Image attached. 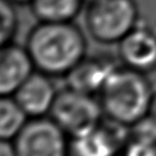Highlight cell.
<instances>
[{
    "label": "cell",
    "mask_w": 156,
    "mask_h": 156,
    "mask_svg": "<svg viewBox=\"0 0 156 156\" xmlns=\"http://www.w3.org/2000/svg\"><path fill=\"white\" fill-rule=\"evenodd\" d=\"M26 49L37 71L66 77L87 56V40L72 22H39L29 32Z\"/></svg>",
    "instance_id": "6da1fadb"
},
{
    "label": "cell",
    "mask_w": 156,
    "mask_h": 156,
    "mask_svg": "<svg viewBox=\"0 0 156 156\" xmlns=\"http://www.w3.org/2000/svg\"><path fill=\"white\" fill-rule=\"evenodd\" d=\"M154 93L145 73L122 65L110 74L98 99L108 121L129 128L150 115Z\"/></svg>",
    "instance_id": "7a4b0ae2"
},
{
    "label": "cell",
    "mask_w": 156,
    "mask_h": 156,
    "mask_svg": "<svg viewBox=\"0 0 156 156\" xmlns=\"http://www.w3.org/2000/svg\"><path fill=\"white\" fill-rule=\"evenodd\" d=\"M85 23L90 35L102 44L119 43L139 24V11L134 0H91Z\"/></svg>",
    "instance_id": "3957f363"
},
{
    "label": "cell",
    "mask_w": 156,
    "mask_h": 156,
    "mask_svg": "<svg viewBox=\"0 0 156 156\" xmlns=\"http://www.w3.org/2000/svg\"><path fill=\"white\" fill-rule=\"evenodd\" d=\"M102 107L96 95L69 87L57 91L49 116L67 133L74 136L102 122Z\"/></svg>",
    "instance_id": "277c9868"
},
{
    "label": "cell",
    "mask_w": 156,
    "mask_h": 156,
    "mask_svg": "<svg viewBox=\"0 0 156 156\" xmlns=\"http://www.w3.org/2000/svg\"><path fill=\"white\" fill-rule=\"evenodd\" d=\"M12 141L16 156H69V136L51 117L28 118Z\"/></svg>",
    "instance_id": "5b68a950"
},
{
    "label": "cell",
    "mask_w": 156,
    "mask_h": 156,
    "mask_svg": "<svg viewBox=\"0 0 156 156\" xmlns=\"http://www.w3.org/2000/svg\"><path fill=\"white\" fill-rule=\"evenodd\" d=\"M128 138V127L112 121L69 138V156H121Z\"/></svg>",
    "instance_id": "8992f818"
},
{
    "label": "cell",
    "mask_w": 156,
    "mask_h": 156,
    "mask_svg": "<svg viewBox=\"0 0 156 156\" xmlns=\"http://www.w3.org/2000/svg\"><path fill=\"white\" fill-rule=\"evenodd\" d=\"M118 55L122 65L141 73L156 68V34L147 27L138 24L119 43Z\"/></svg>",
    "instance_id": "52a82bcc"
},
{
    "label": "cell",
    "mask_w": 156,
    "mask_h": 156,
    "mask_svg": "<svg viewBox=\"0 0 156 156\" xmlns=\"http://www.w3.org/2000/svg\"><path fill=\"white\" fill-rule=\"evenodd\" d=\"M56 95L57 91L51 77L43 72L33 71L13 94V98L28 118H34L50 113Z\"/></svg>",
    "instance_id": "ba28073f"
},
{
    "label": "cell",
    "mask_w": 156,
    "mask_h": 156,
    "mask_svg": "<svg viewBox=\"0 0 156 156\" xmlns=\"http://www.w3.org/2000/svg\"><path fill=\"white\" fill-rule=\"evenodd\" d=\"M33 62L26 48L7 44L0 48V95L13 96L22 83L33 73Z\"/></svg>",
    "instance_id": "9c48e42d"
},
{
    "label": "cell",
    "mask_w": 156,
    "mask_h": 156,
    "mask_svg": "<svg viewBox=\"0 0 156 156\" xmlns=\"http://www.w3.org/2000/svg\"><path fill=\"white\" fill-rule=\"evenodd\" d=\"M116 67L107 56H85L66 76L67 87L98 96Z\"/></svg>",
    "instance_id": "30bf717a"
},
{
    "label": "cell",
    "mask_w": 156,
    "mask_h": 156,
    "mask_svg": "<svg viewBox=\"0 0 156 156\" xmlns=\"http://www.w3.org/2000/svg\"><path fill=\"white\" fill-rule=\"evenodd\" d=\"M85 0H29L33 15L39 22H72Z\"/></svg>",
    "instance_id": "8fae6325"
},
{
    "label": "cell",
    "mask_w": 156,
    "mask_h": 156,
    "mask_svg": "<svg viewBox=\"0 0 156 156\" xmlns=\"http://www.w3.org/2000/svg\"><path fill=\"white\" fill-rule=\"evenodd\" d=\"M27 119L28 116L13 96L0 95V139L13 140Z\"/></svg>",
    "instance_id": "7c38bea8"
},
{
    "label": "cell",
    "mask_w": 156,
    "mask_h": 156,
    "mask_svg": "<svg viewBox=\"0 0 156 156\" xmlns=\"http://www.w3.org/2000/svg\"><path fill=\"white\" fill-rule=\"evenodd\" d=\"M17 26L18 18L11 0H0V48L11 43Z\"/></svg>",
    "instance_id": "4fadbf2b"
},
{
    "label": "cell",
    "mask_w": 156,
    "mask_h": 156,
    "mask_svg": "<svg viewBox=\"0 0 156 156\" xmlns=\"http://www.w3.org/2000/svg\"><path fill=\"white\" fill-rule=\"evenodd\" d=\"M121 156H156V140L130 135L128 132Z\"/></svg>",
    "instance_id": "5bb4252c"
},
{
    "label": "cell",
    "mask_w": 156,
    "mask_h": 156,
    "mask_svg": "<svg viewBox=\"0 0 156 156\" xmlns=\"http://www.w3.org/2000/svg\"><path fill=\"white\" fill-rule=\"evenodd\" d=\"M0 156H16L12 140L0 139Z\"/></svg>",
    "instance_id": "9a60e30c"
},
{
    "label": "cell",
    "mask_w": 156,
    "mask_h": 156,
    "mask_svg": "<svg viewBox=\"0 0 156 156\" xmlns=\"http://www.w3.org/2000/svg\"><path fill=\"white\" fill-rule=\"evenodd\" d=\"M150 116L156 121V91L154 93L152 104H151V108H150Z\"/></svg>",
    "instance_id": "2e32d148"
}]
</instances>
